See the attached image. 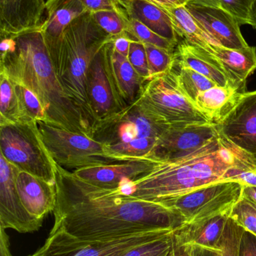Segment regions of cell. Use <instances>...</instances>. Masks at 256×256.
<instances>
[{"label":"cell","mask_w":256,"mask_h":256,"mask_svg":"<svg viewBox=\"0 0 256 256\" xmlns=\"http://www.w3.org/2000/svg\"><path fill=\"white\" fill-rule=\"evenodd\" d=\"M57 204L52 230L81 239L114 238L185 225L177 212L160 203L79 178L57 165Z\"/></svg>","instance_id":"cell-1"},{"label":"cell","mask_w":256,"mask_h":256,"mask_svg":"<svg viewBox=\"0 0 256 256\" xmlns=\"http://www.w3.org/2000/svg\"><path fill=\"white\" fill-rule=\"evenodd\" d=\"M0 36V69L36 94L46 112L47 123L95 138L93 127L68 96L56 72L41 26Z\"/></svg>","instance_id":"cell-2"},{"label":"cell","mask_w":256,"mask_h":256,"mask_svg":"<svg viewBox=\"0 0 256 256\" xmlns=\"http://www.w3.org/2000/svg\"><path fill=\"white\" fill-rule=\"evenodd\" d=\"M112 40L96 25L90 12L72 21L63 36L65 69L60 80L68 96L81 110L94 132L87 96V74L95 56Z\"/></svg>","instance_id":"cell-3"},{"label":"cell","mask_w":256,"mask_h":256,"mask_svg":"<svg viewBox=\"0 0 256 256\" xmlns=\"http://www.w3.org/2000/svg\"><path fill=\"white\" fill-rule=\"evenodd\" d=\"M206 144L188 156L156 161L150 171L135 180L123 182L122 189L135 198L162 203L201 188L194 176L192 164Z\"/></svg>","instance_id":"cell-4"},{"label":"cell","mask_w":256,"mask_h":256,"mask_svg":"<svg viewBox=\"0 0 256 256\" xmlns=\"http://www.w3.org/2000/svg\"><path fill=\"white\" fill-rule=\"evenodd\" d=\"M0 154L20 171L56 184L57 164L44 143L37 122L0 124Z\"/></svg>","instance_id":"cell-5"},{"label":"cell","mask_w":256,"mask_h":256,"mask_svg":"<svg viewBox=\"0 0 256 256\" xmlns=\"http://www.w3.org/2000/svg\"><path fill=\"white\" fill-rule=\"evenodd\" d=\"M133 104L168 126L211 123L180 91L173 69L147 81Z\"/></svg>","instance_id":"cell-6"},{"label":"cell","mask_w":256,"mask_h":256,"mask_svg":"<svg viewBox=\"0 0 256 256\" xmlns=\"http://www.w3.org/2000/svg\"><path fill=\"white\" fill-rule=\"evenodd\" d=\"M37 124L50 154L63 168L78 170L119 162L111 154L108 143L44 122Z\"/></svg>","instance_id":"cell-7"},{"label":"cell","mask_w":256,"mask_h":256,"mask_svg":"<svg viewBox=\"0 0 256 256\" xmlns=\"http://www.w3.org/2000/svg\"><path fill=\"white\" fill-rule=\"evenodd\" d=\"M173 231L158 230L119 237L81 239L51 230L40 250L47 256H123L132 248Z\"/></svg>","instance_id":"cell-8"},{"label":"cell","mask_w":256,"mask_h":256,"mask_svg":"<svg viewBox=\"0 0 256 256\" xmlns=\"http://www.w3.org/2000/svg\"><path fill=\"white\" fill-rule=\"evenodd\" d=\"M243 188L236 180H222L160 204L178 213L185 225H191L220 215H229L243 195Z\"/></svg>","instance_id":"cell-9"},{"label":"cell","mask_w":256,"mask_h":256,"mask_svg":"<svg viewBox=\"0 0 256 256\" xmlns=\"http://www.w3.org/2000/svg\"><path fill=\"white\" fill-rule=\"evenodd\" d=\"M113 40L106 44L91 62L87 74V96L94 122L95 136L127 108L114 80L111 64Z\"/></svg>","instance_id":"cell-10"},{"label":"cell","mask_w":256,"mask_h":256,"mask_svg":"<svg viewBox=\"0 0 256 256\" xmlns=\"http://www.w3.org/2000/svg\"><path fill=\"white\" fill-rule=\"evenodd\" d=\"M89 10L79 0H47L41 25L50 56L59 78L64 74L63 36L71 22Z\"/></svg>","instance_id":"cell-11"},{"label":"cell","mask_w":256,"mask_h":256,"mask_svg":"<svg viewBox=\"0 0 256 256\" xmlns=\"http://www.w3.org/2000/svg\"><path fill=\"white\" fill-rule=\"evenodd\" d=\"M20 170L0 154V228L19 233H32L43 221L30 214L24 208L17 188Z\"/></svg>","instance_id":"cell-12"},{"label":"cell","mask_w":256,"mask_h":256,"mask_svg":"<svg viewBox=\"0 0 256 256\" xmlns=\"http://www.w3.org/2000/svg\"><path fill=\"white\" fill-rule=\"evenodd\" d=\"M219 127L213 123L171 126L161 136L153 156L159 160L183 158L219 136Z\"/></svg>","instance_id":"cell-13"},{"label":"cell","mask_w":256,"mask_h":256,"mask_svg":"<svg viewBox=\"0 0 256 256\" xmlns=\"http://www.w3.org/2000/svg\"><path fill=\"white\" fill-rule=\"evenodd\" d=\"M185 6L213 44L234 50L249 46L240 32V24L228 12L195 1L189 2Z\"/></svg>","instance_id":"cell-14"},{"label":"cell","mask_w":256,"mask_h":256,"mask_svg":"<svg viewBox=\"0 0 256 256\" xmlns=\"http://www.w3.org/2000/svg\"><path fill=\"white\" fill-rule=\"evenodd\" d=\"M217 126L228 141L256 158V90L246 92Z\"/></svg>","instance_id":"cell-15"},{"label":"cell","mask_w":256,"mask_h":256,"mask_svg":"<svg viewBox=\"0 0 256 256\" xmlns=\"http://www.w3.org/2000/svg\"><path fill=\"white\" fill-rule=\"evenodd\" d=\"M156 158L144 160L114 162L78 168L73 172L79 178L99 186L118 188L126 180H133L151 170Z\"/></svg>","instance_id":"cell-16"},{"label":"cell","mask_w":256,"mask_h":256,"mask_svg":"<svg viewBox=\"0 0 256 256\" xmlns=\"http://www.w3.org/2000/svg\"><path fill=\"white\" fill-rule=\"evenodd\" d=\"M16 184L21 202L30 214L44 221L47 215L54 212L57 204L56 184L24 171L18 172Z\"/></svg>","instance_id":"cell-17"},{"label":"cell","mask_w":256,"mask_h":256,"mask_svg":"<svg viewBox=\"0 0 256 256\" xmlns=\"http://www.w3.org/2000/svg\"><path fill=\"white\" fill-rule=\"evenodd\" d=\"M174 57L179 66L195 70L219 86H232L237 88L219 60L201 46L180 38L174 50Z\"/></svg>","instance_id":"cell-18"},{"label":"cell","mask_w":256,"mask_h":256,"mask_svg":"<svg viewBox=\"0 0 256 256\" xmlns=\"http://www.w3.org/2000/svg\"><path fill=\"white\" fill-rule=\"evenodd\" d=\"M45 10L39 0H0V34H18L39 28Z\"/></svg>","instance_id":"cell-19"},{"label":"cell","mask_w":256,"mask_h":256,"mask_svg":"<svg viewBox=\"0 0 256 256\" xmlns=\"http://www.w3.org/2000/svg\"><path fill=\"white\" fill-rule=\"evenodd\" d=\"M204 49L219 60L233 84L246 91V80L256 70L255 46L234 50L210 44Z\"/></svg>","instance_id":"cell-20"},{"label":"cell","mask_w":256,"mask_h":256,"mask_svg":"<svg viewBox=\"0 0 256 256\" xmlns=\"http://www.w3.org/2000/svg\"><path fill=\"white\" fill-rule=\"evenodd\" d=\"M245 92L232 86H215L201 92L195 105L210 122L219 124L235 108Z\"/></svg>","instance_id":"cell-21"},{"label":"cell","mask_w":256,"mask_h":256,"mask_svg":"<svg viewBox=\"0 0 256 256\" xmlns=\"http://www.w3.org/2000/svg\"><path fill=\"white\" fill-rule=\"evenodd\" d=\"M124 10L128 18L137 20L174 44H178L180 38L176 32L172 20L163 8L147 0H132Z\"/></svg>","instance_id":"cell-22"},{"label":"cell","mask_w":256,"mask_h":256,"mask_svg":"<svg viewBox=\"0 0 256 256\" xmlns=\"http://www.w3.org/2000/svg\"><path fill=\"white\" fill-rule=\"evenodd\" d=\"M228 219L229 215H220L198 224L183 225L181 228L174 230V234L186 244L217 250L218 243Z\"/></svg>","instance_id":"cell-23"},{"label":"cell","mask_w":256,"mask_h":256,"mask_svg":"<svg viewBox=\"0 0 256 256\" xmlns=\"http://www.w3.org/2000/svg\"><path fill=\"white\" fill-rule=\"evenodd\" d=\"M111 64L119 93L125 103L129 106L137 100L147 81L138 74L128 57L117 52L113 44L111 50Z\"/></svg>","instance_id":"cell-24"},{"label":"cell","mask_w":256,"mask_h":256,"mask_svg":"<svg viewBox=\"0 0 256 256\" xmlns=\"http://www.w3.org/2000/svg\"><path fill=\"white\" fill-rule=\"evenodd\" d=\"M164 9L171 16L176 32L180 39H185L189 43L203 48H207L210 44H213L211 39L204 32L198 21L188 10L186 6Z\"/></svg>","instance_id":"cell-25"},{"label":"cell","mask_w":256,"mask_h":256,"mask_svg":"<svg viewBox=\"0 0 256 256\" xmlns=\"http://www.w3.org/2000/svg\"><path fill=\"white\" fill-rule=\"evenodd\" d=\"M24 122L13 80L0 69V124Z\"/></svg>","instance_id":"cell-26"},{"label":"cell","mask_w":256,"mask_h":256,"mask_svg":"<svg viewBox=\"0 0 256 256\" xmlns=\"http://www.w3.org/2000/svg\"><path fill=\"white\" fill-rule=\"evenodd\" d=\"M173 70L180 91L194 104L201 92L217 86L204 75L189 68L179 66L176 62H174Z\"/></svg>","instance_id":"cell-27"},{"label":"cell","mask_w":256,"mask_h":256,"mask_svg":"<svg viewBox=\"0 0 256 256\" xmlns=\"http://www.w3.org/2000/svg\"><path fill=\"white\" fill-rule=\"evenodd\" d=\"M91 14L96 25L113 40L126 34L129 18L123 8L120 9L98 10L91 12Z\"/></svg>","instance_id":"cell-28"},{"label":"cell","mask_w":256,"mask_h":256,"mask_svg":"<svg viewBox=\"0 0 256 256\" xmlns=\"http://www.w3.org/2000/svg\"><path fill=\"white\" fill-rule=\"evenodd\" d=\"M17 94L19 98L20 106L24 123L30 122H48L46 112L39 99L30 90L15 82Z\"/></svg>","instance_id":"cell-29"},{"label":"cell","mask_w":256,"mask_h":256,"mask_svg":"<svg viewBox=\"0 0 256 256\" xmlns=\"http://www.w3.org/2000/svg\"><path fill=\"white\" fill-rule=\"evenodd\" d=\"M126 34L132 42L154 45L169 51H174L177 45L161 37L137 20L129 18Z\"/></svg>","instance_id":"cell-30"},{"label":"cell","mask_w":256,"mask_h":256,"mask_svg":"<svg viewBox=\"0 0 256 256\" xmlns=\"http://www.w3.org/2000/svg\"><path fill=\"white\" fill-rule=\"evenodd\" d=\"M147 52L150 79L172 70L175 62L174 51L167 50L154 45L144 44Z\"/></svg>","instance_id":"cell-31"},{"label":"cell","mask_w":256,"mask_h":256,"mask_svg":"<svg viewBox=\"0 0 256 256\" xmlns=\"http://www.w3.org/2000/svg\"><path fill=\"white\" fill-rule=\"evenodd\" d=\"M229 218L256 237V204L242 195L230 212Z\"/></svg>","instance_id":"cell-32"},{"label":"cell","mask_w":256,"mask_h":256,"mask_svg":"<svg viewBox=\"0 0 256 256\" xmlns=\"http://www.w3.org/2000/svg\"><path fill=\"white\" fill-rule=\"evenodd\" d=\"M173 232L132 248L123 256H174Z\"/></svg>","instance_id":"cell-33"},{"label":"cell","mask_w":256,"mask_h":256,"mask_svg":"<svg viewBox=\"0 0 256 256\" xmlns=\"http://www.w3.org/2000/svg\"><path fill=\"white\" fill-rule=\"evenodd\" d=\"M244 230L229 218L218 243V256H239L240 240Z\"/></svg>","instance_id":"cell-34"},{"label":"cell","mask_w":256,"mask_h":256,"mask_svg":"<svg viewBox=\"0 0 256 256\" xmlns=\"http://www.w3.org/2000/svg\"><path fill=\"white\" fill-rule=\"evenodd\" d=\"M254 0H219V8L232 15L240 26L249 25Z\"/></svg>","instance_id":"cell-35"},{"label":"cell","mask_w":256,"mask_h":256,"mask_svg":"<svg viewBox=\"0 0 256 256\" xmlns=\"http://www.w3.org/2000/svg\"><path fill=\"white\" fill-rule=\"evenodd\" d=\"M128 60L140 76L146 81L150 80L147 52L144 44L138 42H131Z\"/></svg>","instance_id":"cell-36"},{"label":"cell","mask_w":256,"mask_h":256,"mask_svg":"<svg viewBox=\"0 0 256 256\" xmlns=\"http://www.w3.org/2000/svg\"><path fill=\"white\" fill-rule=\"evenodd\" d=\"M90 12L120 9L121 6L116 0H79Z\"/></svg>","instance_id":"cell-37"},{"label":"cell","mask_w":256,"mask_h":256,"mask_svg":"<svg viewBox=\"0 0 256 256\" xmlns=\"http://www.w3.org/2000/svg\"><path fill=\"white\" fill-rule=\"evenodd\" d=\"M239 256H256V237L245 230L240 240Z\"/></svg>","instance_id":"cell-38"},{"label":"cell","mask_w":256,"mask_h":256,"mask_svg":"<svg viewBox=\"0 0 256 256\" xmlns=\"http://www.w3.org/2000/svg\"><path fill=\"white\" fill-rule=\"evenodd\" d=\"M131 42H132V40L128 37L126 33L123 36H119V37L114 38L113 40V46H114V49L119 54L128 57Z\"/></svg>","instance_id":"cell-39"},{"label":"cell","mask_w":256,"mask_h":256,"mask_svg":"<svg viewBox=\"0 0 256 256\" xmlns=\"http://www.w3.org/2000/svg\"><path fill=\"white\" fill-rule=\"evenodd\" d=\"M173 252L174 256H193V246L182 243L173 232Z\"/></svg>","instance_id":"cell-40"},{"label":"cell","mask_w":256,"mask_h":256,"mask_svg":"<svg viewBox=\"0 0 256 256\" xmlns=\"http://www.w3.org/2000/svg\"><path fill=\"white\" fill-rule=\"evenodd\" d=\"M231 180H236L243 185L256 186V170L243 172L233 177Z\"/></svg>","instance_id":"cell-41"},{"label":"cell","mask_w":256,"mask_h":256,"mask_svg":"<svg viewBox=\"0 0 256 256\" xmlns=\"http://www.w3.org/2000/svg\"><path fill=\"white\" fill-rule=\"evenodd\" d=\"M0 228V256H12L9 236L6 233V230Z\"/></svg>","instance_id":"cell-42"},{"label":"cell","mask_w":256,"mask_h":256,"mask_svg":"<svg viewBox=\"0 0 256 256\" xmlns=\"http://www.w3.org/2000/svg\"><path fill=\"white\" fill-rule=\"evenodd\" d=\"M147 1L156 6H160L163 8H168L186 6L189 2L193 1V0H147Z\"/></svg>","instance_id":"cell-43"},{"label":"cell","mask_w":256,"mask_h":256,"mask_svg":"<svg viewBox=\"0 0 256 256\" xmlns=\"http://www.w3.org/2000/svg\"><path fill=\"white\" fill-rule=\"evenodd\" d=\"M218 251L219 249L217 250H212L194 246L193 256H218Z\"/></svg>","instance_id":"cell-44"},{"label":"cell","mask_w":256,"mask_h":256,"mask_svg":"<svg viewBox=\"0 0 256 256\" xmlns=\"http://www.w3.org/2000/svg\"><path fill=\"white\" fill-rule=\"evenodd\" d=\"M243 196L256 204V186L243 185Z\"/></svg>","instance_id":"cell-45"},{"label":"cell","mask_w":256,"mask_h":256,"mask_svg":"<svg viewBox=\"0 0 256 256\" xmlns=\"http://www.w3.org/2000/svg\"><path fill=\"white\" fill-rule=\"evenodd\" d=\"M249 25L252 26V28L256 30V0H254L253 4H252Z\"/></svg>","instance_id":"cell-46"},{"label":"cell","mask_w":256,"mask_h":256,"mask_svg":"<svg viewBox=\"0 0 256 256\" xmlns=\"http://www.w3.org/2000/svg\"><path fill=\"white\" fill-rule=\"evenodd\" d=\"M197 2L202 3V4H207V6H214V7H219V0H193Z\"/></svg>","instance_id":"cell-47"},{"label":"cell","mask_w":256,"mask_h":256,"mask_svg":"<svg viewBox=\"0 0 256 256\" xmlns=\"http://www.w3.org/2000/svg\"><path fill=\"white\" fill-rule=\"evenodd\" d=\"M118 2V4L123 8V9L132 1V0H116Z\"/></svg>","instance_id":"cell-48"},{"label":"cell","mask_w":256,"mask_h":256,"mask_svg":"<svg viewBox=\"0 0 256 256\" xmlns=\"http://www.w3.org/2000/svg\"><path fill=\"white\" fill-rule=\"evenodd\" d=\"M28 256H47L45 255V254H44V252H42V251L40 249H39V250H38L36 251V252H35V254H32V255H30Z\"/></svg>","instance_id":"cell-49"},{"label":"cell","mask_w":256,"mask_h":256,"mask_svg":"<svg viewBox=\"0 0 256 256\" xmlns=\"http://www.w3.org/2000/svg\"><path fill=\"white\" fill-rule=\"evenodd\" d=\"M47 0H39V3H40L41 6H42V8L45 10V3H46Z\"/></svg>","instance_id":"cell-50"}]
</instances>
